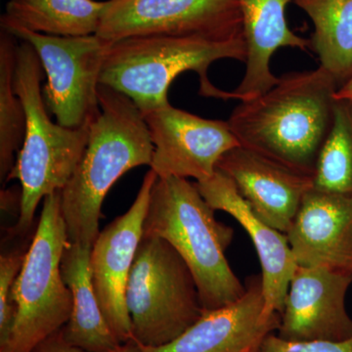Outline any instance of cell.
<instances>
[{
  "instance_id": "1",
  "label": "cell",
  "mask_w": 352,
  "mask_h": 352,
  "mask_svg": "<svg viewBox=\"0 0 352 352\" xmlns=\"http://www.w3.org/2000/svg\"><path fill=\"white\" fill-rule=\"evenodd\" d=\"M338 90L320 66L292 72L265 94L240 101L227 122L241 146L314 178Z\"/></svg>"
},
{
  "instance_id": "2",
  "label": "cell",
  "mask_w": 352,
  "mask_h": 352,
  "mask_svg": "<svg viewBox=\"0 0 352 352\" xmlns=\"http://www.w3.org/2000/svg\"><path fill=\"white\" fill-rule=\"evenodd\" d=\"M98 99L100 112L90 124L87 149L61 190L71 245L94 247L109 190L127 171L150 166L154 152L144 116L131 99L101 83Z\"/></svg>"
},
{
  "instance_id": "3",
  "label": "cell",
  "mask_w": 352,
  "mask_h": 352,
  "mask_svg": "<svg viewBox=\"0 0 352 352\" xmlns=\"http://www.w3.org/2000/svg\"><path fill=\"white\" fill-rule=\"evenodd\" d=\"M214 212L196 183L157 177L143 224V236L166 240L188 265L204 311L235 302L247 289L226 256L234 230L215 219Z\"/></svg>"
},
{
  "instance_id": "4",
  "label": "cell",
  "mask_w": 352,
  "mask_h": 352,
  "mask_svg": "<svg viewBox=\"0 0 352 352\" xmlns=\"http://www.w3.org/2000/svg\"><path fill=\"white\" fill-rule=\"evenodd\" d=\"M221 59L245 62L244 36L228 41L182 36H135L109 44L100 75L101 85L122 92L145 113L168 103V89L184 72L200 80V94L234 99L232 91L215 87L208 78L210 65Z\"/></svg>"
},
{
  "instance_id": "5",
  "label": "cell",
  "mask_w": 352,
  "mask_h": 352,
  "mask_svg": "<svg viewBox=\"0 0 352 352\" xmlns=\"http://www.w3.org/2000/svg\"><path fill=\"white\" fill-rule=\"evenodd\" d=\"M44 69L34 47L21 41L16 65V91L24 104L27 124L22 147L8 182L21 184L20 212L11 235L24 236L34 226L41 200L61 191L82 161L89 138V124L69 129L51 120L43 95Z\"/></svg>"
},
{
  "instance_id": "6",
  "label": "cell",
  "mask_w": 352,
  "mask_h": 352,
  "mask_svg": "<svg viewBox=\"0 0 352 352\" xmlns=\"http://www.w3.org/2000/svg\"><path fill=\"white\" fill-rule=\"evenodd\" d=\"M68 245L61 191H56L43 199L29 252L12 289L15 322L0 352H32L68 323L73 298L61 274Z\"/></svg>"
},
{
  "instance_id": "7",
  "label": "cell",
  "mask_w": 352,
  "mask_h": 352,
  "mask_svg": "<svg viewBox=\"0 0 352 352\" xmlns=\"http://www.w3.org/2000/svg\"><path fill=\"white\" fill-rule=\"evenodd\" d=\"M132 340L142 347L166 346L204 314L188 265L159 237L143 236L126 288Z\"/></svg>"
},
{
  "instance_id": "8",
  "label": "cell",
  "mask_w": 352,
  "mask_h": 352,
  "mask_svg": "<svg viewBox=\"0 0 352 352\" xmlns=\"http://www.w3.org/2000/svg\"><path fill=\"white\" fill-rule=\"evenodd\" d=\"M6 32L36 50L47 78L43 88L44 102L58 124L69 129L89 124L100 112L98 87L111 43L96 34L48 36L20 28Z\"/></svg>"
},
{
  "instance_id": "9",
  "label": "cell",
  "mask_w": 352,
  "mask_h": 352,
  "mask_svg": "<svg viewBox=\"0 0 352 352\" xmlns=\"http://www.w3.org/2000/svg\"><path fill=\"white\" fill-rule=\"evenodd\" d=\"M96 36L109 43L135 36H244L238 0H108Z\"/></svg>"
},
{
  "instance_id": "10",
  "label": "cell",
  "mask_w": 352,
  "mask_h": 352,
  "mask_svg": "<svg viewBox=\"0 0 352 352\" xmlns=\"http://www.w3.org/2000/svg\"><path fill=\"white\" fill-rule=\"evenodd\" d=\"M154 152L150 164L157 177H212L226 153L240 145L228 122L208 120L168 103L143 113Z\"/></svg>"
},
{
  "instance_id": "11",
  "label": "cell",
  "mask_w": 352,
  "mask_h": 352,
  "mask_svg": "<svg viewBox=\"0 0 352 352\" xmlns=\"http://www.w3.org/2000/svg\"><path fill=\"white\" fill-rule=\"evenodd\" d=\"M157 178L152 170L146 173L131 207L99 233L91 250L90 266L97 300L122 344L133 340L126 307L127 283L143 237V224Z\"/></svg>"
},
{
  "instance_id": "12",
  "label": "cell",
  "mask_w": 352,
  "mask_h": 352,
  "mask_svg": "<svg viewBox=\"0 0 352 352\" xmlns=\"http://www.w3.org/2000/svg\"><path fill=\"white\" fill-rule=\"evenodd\" d=\"M352 275L325 267H296L289 282L277 336L294 342L352 338L346 307Z\"/></svg>"
},
{
  "instance_id": "13",
  "label": "cell",
  "mask_w": 352,
  "mask_h": 352,
  "mask_svg": "<svg viewBox=\"0 0 352 352\" xmlns=\"http://www.w3.org/2000/svg\"><path fill=\"white\" fill-rule=\"evenodd\" d=\"M217 170L232 180L259 219L285 234L291 228L303 197L314 187V176L241 145L221 157Z\"/></svg>"
},
{
  "instance_id": "14",
  "label": "cell",
  "mask_w": 352,
  "mask_h": 352,
  "mask_svg": "<svg viewBox=\"0 0 352 352\" xmlns=\"http://www.w3.org/2000/svg\"><path fill=\"white\" fill-rule=\"evenodd\" d=\"M196 186L215 212L221 210L230 214L251 238L261 266L263 316L266 319L280 316L289 282L298 267L288 236L259 219L240 195L232 180L219 170L212 177L196 182Z\"/></svg>"
},
{
  "instance_id": "15",
  "label": "cell",
  "mask_w": 352,
  "mask_h": 352,
  "mask_svg": "<svg viewBox=\"0 0 352 352\" xmlns=\"http://www.w3.org/2000/svg\"><path fill=\"white\" fill-rule=\"evenodd\" d=\"M287 236L298 266L352 275V195L310 189Z\"/></svg>"
},
{
  "instance_id": "16",
  "label": "cell",
  "mask_w": 352,
  "mask_h": 352,
  "mask_svg": "<svg viewBox=\"0 0 352 352\" xmlns=\"http://www.w3.org/2000/svg\"><path fill=\"white\" fill-rule=\"evenodd\" d=\"M245 295L226 307L204 311L198 321L175 340L142 352H256L278 330L280 316H263L261 275L248 279Z\"/></svg>"
},
{
  "instance_id": "17",
  "label": "cell",
  "mask_w": 352,
  "mask_h": 352,
  "mask_svg": "<svg viewBox=\"0 0 352 352\" xmlns=\"http://www.w3.org/2000/svg\"><path fill=\"white\" fill-rule=\"evenodd\" d=\"M238 1L247 59L244 76L232 94L234 99L245 101L265 94L279 80L270 68L271 58L276 50L282 47L305 50L309 47V41L289 29L286 9L294 0Z\"/></svg>"
},
{
  "instance_id": "18",
  "label": "cell",
  "mask_w": 352,
  "mask_h": 352,
  "mask_svg": "<svg viewBox=\"0 0 352 352\" xmlns=\"http://www.w3.org/2000/svg\"><path fill=\"white\" fill-rule=\"evenodd\" d=\"M92 247L67 245L61 259V274L73 298L68 323L62 329L64 339L87 352H108L122 346L109 326L97 300L92 281Z\"/></svg>"
},
{
  "instance_id": "19",
  "label": "cell",
  "mask_w": 352,
  "mask_h": 352,
  "mask_svg": "<svg viewBox=\"0 0 352 352\" xmlns=\"http://www.w3.org/2000/svg\"><path fill=\"white\" fill-rule=\"evenodd\" d=\"M106 4L96 0H9L0 27L48 36H92L98 31Z\"/></svg>"
},
{
  "instance_id": "20",
  "label": "cell",
  "mask_w": 352,
  "mask_h": 352,
  "mask_svg": "<svg viewBox=\"0 0 352 352\" xmlns=\"http://www.w3.org/2000/svg\"><path fill=\"white\" fill-rule=\"evenodd\" d=\"M314 23L309 48L339 88L352 78V0H294Z\"/></svg>"
},
{
  "instance_id": "21",
  "label": "cell",
  "mask_w": 352,
  "mask_h": 352,
  "mask_svg": "<svg viewBox=\"0 0 352 352\" xmlns=\"http://www.w3.org/2000/svg\"><path fill=\"white\" fill-rule=\"evenodd\" d=\"M17 38L0 32V180L6 183L24 141L27 117L16 91Z\"/></svg>"
},
{
  "instance_id": "22",
  "label": "cell",
  "mask_w": 352,
  "mask_h": 352,
  "mask_svg": "<svg viewBox=\"0 0 352 352\" xmlns=\"http://www.w3.org/2000/svg\"><path fill=\"white\" fill-rule=\"evenodd\" d=\"M314 188L352 195V100L335 98L333 122L319 155Z\"/></svg>"
},
{
  "instance_id": "23",
  "label": "cell",
  "mask_w": 352,
  "mask_h": 352,
  "mask_svg": "<svg viewBox=\"0 0 352 352\" xmlns=\"http://www.w3.org/2000/svg\"><path fill=\"white\" fill-rule=\"evenodd\" d=\"M30 245L2 251L0 256V346L6 344L15 322L12 289L24 265Z\"/></svg>"
},
{
  "instance_id": "24",
  "label": "cell",
  "mask_w": 352,
  "mask_h": 352,
  "mask_svg": "<svg viewBox=\"0 0 352 352\" xmlns=\"http://www.w3.org/2000/svg\"><path fill=\"white\" fill-rule=\"evenodd\" d=\"M256 352H352V338L339 342H294L282 339L279 336L272 333L263 340Z\"/></svg>"
},
{
  "instance_id": "25",
  "label": "cell",
  "mask_w": 352,
  "mask_h": 352,
  "mask_svg": "<svg viewBox=\"0 0 352 352\" xmlns=\"http://www.w3.org/2000/svg\"><path fill=\"white\" fill-rule=\"evenodd\" d=\"M32 352H87L82 349L72 346L64 339L63 332L61 330L53 333L47 339L38 344ZM108 352H142V347L138 342L131 340L122 344L119 349Z\"/></svg>"
},
{
  "instance_id": "26",
  "label": "cell",
  "mask_w": 352,
  "mask_h": 352,
  "mask_svg": "<svg viewBox=\"0 0 352 352\" xmlns=\"http://www.w3.org/2000/svg\"><path fill=\"white\" fill-rule=\"evenodd\" d=\"M335 98L351 99L352 100V78L346 85L339 88V90L336 92Z\"/></svg>"
}]
</instances>
